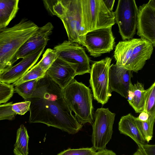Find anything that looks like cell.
<instances>
[{"label": "cell", "instance_id": "obj_25", "mask_svg": "<svg viewBox=\"0 0 155 155\" xmlns=\"http://www.w3.org/2000/svg\"><path fill=\"white\" fill-rule=\"evenodd\" d=\"M155 82L145 90V103L143 111L151 114L155 113Z\"/></svg>", "mask_w": 155, "mask_h": 155}, {"label": "cell", "instance_id": "obj_19", "mask_svg": "<svg viewBox=\"0 0 155 155\" xmlns=\"http://www.w3.org/2000/svg\"><path fill=\"white\" fill-rule=\"evenodd\" d=\"M139 40V38H133L119 42L114 51V57L116 61V64L122 67L125 65Z\"/></svg>", "mask_w": 155, "mask_h": 155}, {"label": "cell", "instance_id": "obj_35", "mask_svg": "<svg viewBox=\"0 0 155 155\" xmlns=\"http://www.w3.org/2000/svg\"><path fill=\"white\" fill-rule=\"evenodd\" d=\"M150 114L146 112L143 111L140 113V114L137 118L140 120L142 121H147L148 119Z\"/></svg>", "mask_w": 155, "mask_h": 155}, {"label": "cell", "instance_id": "obj_8", "mask_svg": "<svg viewBox=\"0 0 155 155\" xmlns=\"http://www.w3.org/2000/svg\"><path fill=\"white\" fill-rule=\"evenodd\" d=\"M115 114L108 108H101L96 110L94 121L92 123V142L96 151L105 148L111 139Z\"/></svg>", "mask_w": 155, "mask_h": 155}, {"label": "cell", "instance_id": "obj_27", "mask_svg": "<svg viewBox=\"0 0 155 155\" xmlns=\"http://www.w3.org/2000/svg\"><path fill=\"white\" fill-rule=\"evenodd\" d=\"M14 88L12 84L0 81V104L6 103L12 97Z\"/></svg>", "mask_w": 155, "mask_h": 155}, {"label": "cell", "instance_id": "obj_36", "mask_svg": "<svg viewBox=\"0 0 155 155\" xmlns=\"http://www.w3.org/2000/svg\"><path fill=\"white\" fill-rule=\"evenodd\" d=\"M138 146V148L133 155H147L142 148L140 146Z\"/></svg>", "mask_w": 155, "mask_h": 155}, {"label": "cell", "instance_id": "obj_23", "mask_svg": "<svg viewBox=\"0 0 155 155\" xmlns=\"http://www.w3.org/2000/svg\"><path fill=\"white\" fill-rule=\"evenodd\" d=\"M39 79L25 81L18 84L15 86L14 91L25 101L32 95L36 89Z\"/></svg>", "mask_w": 155, "mask_h": 155}, {"label": "cell", "instance_id": "obj_17", "mask_svg": "<svg viewBox=\"0 0 155 155\" xmlns=\"http://www.w3.org/2000/svg\"><path fill=\"white\" fill-rule=\"evenodd\" d=\"M136 117L131 114L121 117L118 123L120 133L129 136L138 146L145 144L146 141L135 121Z\"/></svg>", "mask_w": 155, "mask_h": 155}, {"label": "cell", "instance_id": "obj_22", "mask_svg": "<svg viewBox=\"0 0 155 155\" xmlns=\"http://www.w3.org/2000/svg\"><path fill=\"white\" fill-rule=\"evenodd\" d=\"M155 120V113L150 114L148 120L142 121L136 117L135 121L146 142L148 143L152 140L153 128Z\"/></svg>", "mask_w": 155, "mask_h": 155}, {"label": "cell", "instance_id": "obj_2", "mask_svg": "<svg viewBox=\"0 0 155 155\" xmlns=\"http://www.w3.org/2000/svg\"><path fill=\"white\" fill-rule=\"evenodd\" d=\"M38 28L31 21L22 19L12 27L0 28V77L13 66L18 50Z\"/></svg>", "mask_w": 155, "mask_h": 155}, {"label": "cell", "instance_id": "obj_15", "mask_svg": "<svg viewBox=\"0 0 155 155\" xmlns=\"http://www.w3.org/2000/svg\"><path fill=\"white\" fill-rule=\"evenodd\" d=\"M153 47L152 44L148 41L139 38L129 60L123 67L137 73L143 68L147 60L150 58Z\"/></svg>", "mask_w": 155, "mask_h": 155}, {"label": "cell", "instance_id": "obj_18", "mask_svg": "<svg viewBox=\"0 0 155 155\" xmlns=\"http://www.w3.org/2000/svg\"><path fill=\"white\" fill-rule=\"evenodd\" d=\"M145 93L143 85L138 82L130 85L128 93L127 101L136 113H140L144 108Z\"/></svg>", "mask_w": 155, "mask_h": 155}, {"label": "cell", "instance_id": "obj_33", "mask_svg": "<svg viewBox=\"0 0 155 155\" xmlns=\"http://www.w3.org/2000/svg\"><path fill=\"white\" fill-rule=\"evenodd\" d=\"M94 155H116V154L112 150L105 148L97 151Z\"/></svg>", "mask_w": 155, "mask_h": 155}, {"label": "cell", "instance_id": "obj_3", "mask_svg": "<svg viewBox=\"0 0 155 155\" xmlns=\"http://www.w3.org/2000/svg\"><path fill=\"white\" fill-rule=\"evenodd\" d=\"M65 100L75 117L81 124H92L94 107L91 90L82 82L74 79L63 89Z\"/></svg>", "mask_w": 155, "mask_h": 155}, {"label": "cell", "instance_id": "obj_6", "mask_svg": "<svg viewBox=\"0 0 155 155\" xmlns=\"http://www.w3.org/2000/svg\"><path fill=\"white\" fill-rule=\"evenodd\" d=\"M112 59L107 57L95 62L91 68L89 80L94 98L103 105L111 96L109 85V71Z\"/></svg>", "mask_w": 155, "mask_h": 155}, {"label": "cell", "instance_id": "obj_4", "mask_svg": "<svg viewBox=\"0 0 155 155\" xmlns=\"http://www.w3.org/2000/svg\"><path fill=\"white\" fill-rule=\"evenodd\" d=\"M81 36L87 32L112 27L115 23L114 12L110 11L103 0H81Z\"/></svg>", "mask_w": 155, "mask_h": 155}, {"label": "cell", "instance_id": "obj_24", "mask_svg": "<svg viewBox=\"0 0 155 155\" xmlns=\"http://www.w3.org/2000/svg\"><path fill=\"white\" fill-rule=\"evenodd\" d=\"M46 71L37 64L33 66L22 77L12 84L13 86L25 81L38 79L44 77Z\"/></svg>", "mask_w": 155, "mask_h": 155}, {"label": "cell", "instance_id": "obj_29", "mask_svg": "<svg viewBox=\"0 0 155 155\" xmlns=\"http://www.w3.org/2000/svg\"><path fill=\"white\" fill-rule=\"evenodd\" d=\"M96 150L93 147L77 149H68L58 154L57 155H94Z\"/></svg>", "mask_w": 155, "mask_h": 155}, {"label": "cell", "instance_id": "obj_1", "mask_svg": "<svg viewBox=\"0 0 155 155\" xmlns=\"http://www.w3.org/2000/svg\"><path fill=\"white\" fill-rule=\"evenodd\" d=\"M25 101L31 102L30 123H43L72 134L82 127L68 106L63 89L46 73L38 80L31 97Z\"/></svg>", "mask_w": 155, "mask_h": 155}, {"label": "cell", "instance_id": "obj_13", "mask_svg": "<svg viewBox=\"0 0 155 155\" xmlns=\"http://www.w3.org/2000/svg\"><path fill=\"white\" fill-rule=\"evenodd\" d=\"M53 28L50 22L42 27H38L34 34L19 48L15 56L16 61L22 58L42 47L46 46Z\"/></svg>", "mask_w": 155, "mask_h": 155}, {"label": "cell", "instance_id": "obj_16", "mask_svg": "<svg viewBox=\"0 0 155 155\" xmlns=\"http://www.w3.org/2000/svg\"><path fill=\"white\" fill-rule=\"evenodd\" d=\"M46 74L62 89L74 79V70L65 61L58 57L47 70Z\"/></svg>", "mask_w": 155, "mask_h": 155}, {"label": "cell", "instance_id": "obj_34", "mask_svg": "<svg viewBox=\"0 0 155 155\" xmlns=\"http://www.w3.org/2000/svg\"><path fill=\"white\" fill-rule=\"evenodd\" d=\"M103 1L107 9L110 11L112 12L115 0H103Z\"/></svg>", "mask_w": 155, "mask_h": 155}, {"label": "cell", "instance_id": "obj_11", "mask_svg": "<svg viewBox=\"0 0 155 155\" xmlns=\"http://www.w3.org/2000/svg\"><path fill=\"white\" fill-rule=\"evenodd\" d=\"M137 35L155 45V1L150 0L138 8Z\"/></svg>", "mask_w": 155, "mask_h": 155}, {"label": "cell", "instance_id": "obj_9", "mask_svg": "<svg viewBox=\"0 0 155 155\" xmlns=\"http://www.w3.org/2000/svg\"><path fill=\"white\" fill-rule=\"evenodd\" d=\"M138 8L134 0H119L114 12L115 21L123 40L132 39L135 34Z\"/></svg>", "mask_w": 155, "mask_h": 155}, {"label": "cell", "instance_id": "obj_10", "mask_svg": "<svg viewBox=\"0 0 155 155\" xmlns=\"http://www.w3.org/2000/svg\"><path fill=\"white\" fill-rule=\"evenodd\" d=\"M115 38L112 27L94 30L82 36V44L94 57L110 52L113 49Z\"/></svg>", "mask_w": 155, "mask_h": 155}, {"label": "cell", "instance_id": "obj_26", "mask_svg": "<svg viewBox=\"0 0 155 155\" xmlns=\"http://www.w3.org/2000/svg\"><path fill=\"white\" fill-rule=\"evenodd\" d=\"M58 58V55L54 49L48 48L37 64L46 72Z\"/></svg>", "mask_w": 155, "mask_h": 155}, {"label": "cell", "instance_id": "obj_30", "mask_svg": "<svg viewBox=\"0 0 155 155\" xmlns=\"http://www.w3.org/2000/svg\"><path fill=\"white\" fill-rule=\"evenodd\" d=\"M30 104L31 102L29 101L13 103L12 109L17 114L23 115L29 110Z\"/></svg>", "mask_w": 155, "mask_h": 155}, {"label": "cell", "instance_id": "obj_5", "mask_svg": "<svg viewBox=\"0 0 155 155\" xmlns=\"http://www.w3.org/2000/svg\"><path fill=\"white\" fill-rule=\"evenodd\" d=\"M53 11L54 15L62 21L68 40L81 45V0H57L53 6Z\"/></svg>", "mask_w": 155, "mask_h": 155}, {"label": "cell", "instance_id": "obj_14", "mask_svg": "<svg viewBox=\"0 0 155 155\" xmlns=\"http://www.w3.org/2000/svg\"><path fill=\"white\" fill-rule=\"evenodd\" d=\"M133 72L116 64L110 65L109 74L110 92H115L127 99L131 78L133 77Z\"/></svg>", "mask_w": 155, "mask_h": 155}, {"label": "cell", "instance_id": "obj_12", "mask_svg": "<svg viewBox=\"0 0 155 155\" xmlns=\"http://www.w3.org/2000/svg\"><path fill=\"white\" fill-rule=\"evenodd\" d=\"M45 46L41 47L22 58L0 77V81L10 84L22 77L36 63L42 53Z\"/></svg>", "mask_w": 155, "mask_h": 155}, {"label": "cell", "instance_id": "obj_31", "mask_svg": "<svg viewBox=\"0 0 155 155\" xmlns=\"http://www.w3.org/2000/svg\"><path fill=\"white\" fill-rule=\"evenodd\" d=\"M140 146L147 155H155V145L145 144Z\"/></svg>", "mask_w": 155, "mask_h": 155}, {"label": "cell", "instance_id": "obj_32", "mask_svg": "<svg viewBox=\"0 0 155 155\" xmlns=\"http://www.w3.org/2000/svg\"><path fill=\"white\" fill-rule=\"evenodd\" d=\"M57 0H43L44 5L48 11L52 15H54L53 7Z\"/></svg>", "mask_w": 155, "mask_h": 155}, {"label": "cell", "instance_id": "obj_21", "mask_svg": "<svg viewBox=\"0 0 155 155\" xmlns=\"http://www.w3.org/2000/svg\"><path fill=\"white\" fill-rule=\"evenodd\" d=\"M29 137L26 128L21 124L18 129L13 152L15 155H28Z\"/></svg>", "mask_w": 155, "mask_h": 155}, {"label": "cell", "instance_id": "obj_28", "mask_svg": "<svg viewBox=\"0 0 155 155\" xmlns=\"http://www.w3.org/2000/svg\"><path fill=\"white\" fill-rule=\"evenodd\" d=\"M12 102L0 104V120H14L17 114L12 110Z\"/></svg>", "mask_w": 155, "mask_h": 155}, {"label": "cell", "instance_id": "obj_7", "mask_svg": "<svg viewBox=\"0 0 155 155\" xmlns=\"http://www.w3.org/2000/svg\"><path fill=\"white\" fill-rule=\"evenodd\" d=\"M58 57L68 63L75 71L76 75L90 73V60L81 45L65 41L54 48Z\"/></svg>", "mask_w": 155, "mask_h": 155}, {"label": "cell", "instance_id": "obj_20", "mask_svg": "<svg viewBox=\"0 0 155 155\" xmlns=\"http://www.w3.org/2000/svg\"><path fill=\"white\" fill-rule=\"evenodd\" d=\"M18 0H0V28L7 27L18 11Z\"/></svg>", "mask_w": 155, "mask_h": 155}]
</instances>
